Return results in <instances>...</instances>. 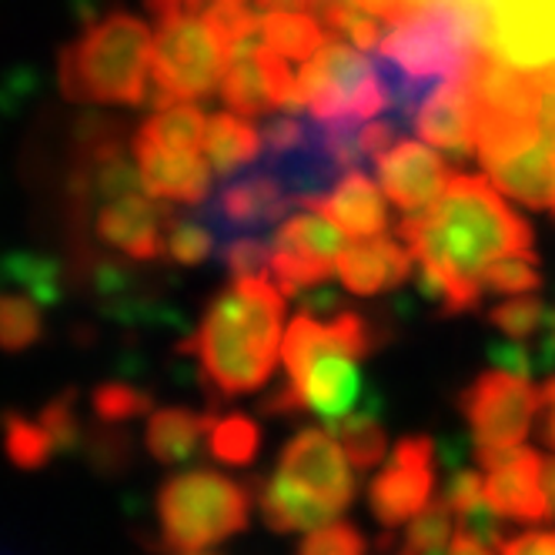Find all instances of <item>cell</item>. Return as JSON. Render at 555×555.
Here are the masks:
<instances>
[{
  "label": "cell",
  "instance_id": "7dc6e473",
  "mask_svg": "<svg viewBox=\"0 0 555 555\" xmlns=\"http://www.w3.org/2000/svg\"><path fill=\"white\" fill-rule=\"evenodd\" d=\"M535 365L539 372H555V305L545 308V322L535 341Z\"/></svg>",
  "mask_w": 555,
  "mask_h": 555
},
{
  "label": "cell",
  "instance_id": "30bf717a",
  "mask_svg": "<svg viewBox=\"0 0 555 555\" xmlns=\"http://www.w3.org/2000/svg\"><path fill=\"white\" fill-rule=\"evenodd\" d=\"M341 234L345 231L332 218L314 208L288 215L274 228L271 278L285 292V298H298L305 288L328 282L338 255L345 251Z\"/></svg>",
  "mask_w": 555,
  "mask_h": 555
},
{
  "label": "cell",
  "instance_id": "9c48e42d",
  "mask_svg": "<svg viewBox=\"0 0 555 555\" xmlns=\"http://www.w3.org/2000/svg\"><path fill=\"white\" fill-rule=\"evenodd\" d=\"M298 197L285 188V181L278 178L271 168H242V175H228L218 191L208 202L197 208L211 231L218 234V242H231L237 234H271L278 228Z\"/></svg>",
  "mask_w": 555,
  "mask_h": 555
},
{
  "label": "cell",
  "instance_id": "7c38bea8",
  "mask_svg": "<svg viewBox=\"0 0 555 555\" xmlns=\"http://www.w3.org/2000/svg\"><path fill=\"white\" fill-rule=\"evenodd\" d=\"M489 479H486V499L505 519L539 526L552 519L545 486H542V455L526 446L512 449H475Z\"/></svg>",
  "mask_w": 555,
  "mask_h": 555
},
{
  "label": "cell",
  "instance_id": "1f68e13d",
  "mask_svg": "<svg viewBox=\"0 0 555 555\" xmlns=\"http://www.w3.org/2000/svg\"><path fill=\"white\" fill-rule=\"evenodd\" d=\"M8 452L11 462L17 468H41L48 465V459L57 452L51 431L44 425H34L27 418H21L17 412H8Z\"/></svg>",
  "mask_w": 555,
  "mask_h": 555
},
{
  "label": "cell",
  "instance_id": "6da1fadb",
  "mask_svg": "<svg viewBox=\"0 0 555 555\" xmlns=\"http://www.w3.org/2000/svg\"><path fill=\"white\" fill-rule=\"evenodd\" d=\"M399 237L422 261V298L442 305V314H462L482 301L492 261L508 255L535 261L532 228L508 211L489 181L472 175H452L425 211L399 221Z\"/></svg>",
  "mask_w": 555,
  "mask_h": 555
},
{
  "label": "cell",
  "instance_id": "c3c4849f",
  "mask_svg": "<svg viewBox=\"0 0 555 555\" xmlns=\"http://www.w3.org/2000/svg\"><path fill=\"white\" fill-rule=\"evenodd\" d=\"M435 449H439V462L449 472H459L462 459H465V449H468V439H465V435H446L442 442H435Z\"/></svg>",
  "mask_w": 555,
  "mask_h": 555
},
{
  "label": "cell",
  "instance_id": "3957f363",
  "mask_svg": "<svg viewBox=\"0 0 555 555\" xmlns=\"http://www.w3.org/2000/svg\"><path fill=\"white\" fill-rule=\"evenodd\" d=\"M378 348L375 325L354 311H335L322 322L301 311L282 341V362L305 412H314L335 431L362 402L359 362Z\"/></svg>",
  "mask_w": 555,
  "mask_h": 555
},
{
  "label": "cell",
  "instance_id": "11a10c76",
  "mask_svg": "<svg viewBox=\"0 0 555 555\" xmlns=\"http://www.w3.org/2000/svg\"><path fill=\"white\" fill-rule=\"evenodd\" d=\"M405 4H409V11H418L425 4H435V0H405Z\"/></svg>",
  "mask_w": 555,
  "mask_h": 555
},
{
  "label": "cell",
  "instance_id": "277c9868",
  "mask_svg": "<svg viewBox=\"0 0 555 555\" xmlns=\"http://www.w3.org/2000/svg\"><path fill=\"white\" fill-rule=\"evenodd\" d=\"M154 64V41L144 21L111 11L91 21L74 44L61 48L57 88L67 101L125 104L147 98V70Z\"/></svg>",
  "mask_w": 555,
  "mask_h": 555
},
{
  "label": "cell",
  "instance_id": "d6986e66",
  "mask_svg": "<svg viewBox=\"0 0 555 555\" xmlns=\"http://www.w3.org/2000/svg\"><path fill=\"white\" fill-rule=\"evenodd\" d=\"M301 205L332 218L348 237H378L388 231V208L382 202V191L362 171H348L328 194L305 197Z\"/></svg>",
  "mask_w": 555,
  "mask_h": 555
},
{
  "label": "cell",
  "instance_id": "db71d44e",
  "mask_svg": "<svg viewBox=\"0 0 555 555\" xmlns=\"http://www.w3.org/2000/svg\"><path fill=\"white\" fill-rule=\"evenodd\" d=\"M542 486H545V499H548V512L555 519V455L542 459Z\"/></svg>",
  "mask_w": 555,
  "mask_h": 555
},
{
  "label": "cell",
  "instance_id": "4dcf8cb0",
  "mask_svg": "<svg viewBox=\"0 0 555 555\" xmlns=\"http://www.w3.org/2000/svg\"><path fill=\"white\" fill-rule=\"evenodd\" d=\"M221 248L218 234L202 215H171L168 221V255L178 264H202Z\"/></svg>",
  "mask_w": 555,
  "mask_h": 555
},
{
  "label": "cell",
  "instance_id": "e575fe53",
  "mask_svg": "<svg viewBox=\"0 0 555 555\" xmlns=\"http://www.w3.org/2000/svg\"><path fill=\"white\" fill-rule=\"evenodd\" d=\"M274 234H237L221 245V261L234 278H255L271 268Z\"/></svg>",
  "mask_w": 555,
  "mask_h": 555
},
{
  "label": "cell",
  "instance_id": "ab89813d",
  "mask_svg": "<svg viewBox=\"0 0 555 555\" xmlns=\"http://www.w3.org/2000/svg\"><path fill=\"white\" fill-rule=\"evenodd\" d=\"M298 555H365V535L348 522H328L308 532Z\"/></svg>",
  "mask_w": 555,
  "mask_h": 555
},
{
  "label": "cell",
  "instance_id": "484cf974",
  "mask_svg": "<svg viewBox=\"0 0 555 555\" xmlns=\"http://www.w3.org/2000/svg\"><path fill=\"white\" fill-rule=\"evenodd\" d=\"M325 41H332L328 30L308 17L305 11H274V14H264V44L271 51H278L288 61H308L314 57Z\"/></svg>",
  "mask_w": 555,
  "mask_h": 555
},
{
  "label": "cell",
  "instance_id": "2e32d148",
  "mask_svg": "<svg viewBox=\"0 0 555 555\" xmlns=\"http://www.w3.org/2000/svg\"><path fill=\"white\" fill-rule=\"evenodd\" d=\"M131 151L151 197L181 205H205L211 194V162L191 151H171L157 141L134 134Z\"/></svg>",
  "mask_w": 555,
  "mask_h": 555
},
{
  "label": "cell",
  "instance_id": "6f0895ef",
  "mask_svg": "<svg viewBox=\"0 0 555 555\" xmlns=\"http://www.w3.org/2000/svg\"><path fill=\"white\" fill-rule=\"evenodd\" d=\"M191 4H194V8H202V0H191Z\"/></svg>",
  "mask_w": 555,
  "mask_h": 555
},
{
  "label": "cell",
  "instance_id": "7bdbcfd3",
  "mask_svg": "<svg viewBox=\"0 0 555 555\" xmlns=\"http://www.w3.org/2000/svg\"><path fill=\"white\" fill-rule=\"evenodd\" d=\"M335 37H351V44L359 51H375L382 48V30L375 24V14L369 11H359V4H354L335 27Z\"/></svg>",
  "mask_w": 555,
  "mask_h": 555
},
{
  "label": "cell",
  "instance_id": "ee69618b",
  "mask_svg": "<svg viewBox=\"0 0 555 555\" xmlns=\"http://www.w3.org/2000/svg\"><path fill=\"white\" fill-rule=\"evenodd\" d=\"M446 499H449V505H452L459 515H465V512L475 508V505H482V502H486V482H482V475H479V472H472V468L452 472L449 489H446Z\"/></svg>",
  "mask_w": 555,
  "mask_h": 555
},
{
  "label": "cell",
  "instance_id": "f1b7e54d",
  "mask_svg": "<svg viewBox=\"0 0 555 555\" xmlns=\"http://www.w3.org/2000/svg\"><path fill=\"white\" fill-rule=\"evenodd\" d=\"M4 278L11 285H21L37 305H57L61 301V271L51 258L14 251L4 261Z\"/></svg>",
  "mask_w": 555,
  "mask_h": 555
},
{
  "label": "cell",
  "instance_id": "52a82bcc",
  "mask_svg": "<svg viewBox=\"0 0 555 555\" xmlns=\"http://www.w3.org/2000/svg\"><path fill=\"white\" fill-rule=\"evenodd\" d=\"M298 94L308 104L311 117H319V121H332V117L372 121V117L388 111V98L375 74V64L338 41L308 57L298 74Z\"/></svg>",
  "mask_w": 555,
  "mask_h": 555
},
{
  "label": "cell",
  "instance_id": "e0dca14e",
  "mask_svg": "<svg viewBox=\"0 0 555 555\" xmlns=\"http://www.w3.org/2000/svg\"><path fill=\"white\" fill-rule=\"evenodd\" d=\"M412 251L395 245L391 237L378 234V237H359L354 245H345V251L338 255V278L341 285L359 295V298H375L382 292H391L409 282L412 274Z\"/></svg>",
  "mask_w": 555,
  "mask_h": 555
},
{
  "label": "cell",
  "instance_id": "603a6c76",
  "mask_svg": "<svg viewBox=\"0 0 555 555\" xmlns=\"http://www.w3.org/2000/svg\"><path fill=\"white\" fill-rule=\"evenodd\" d=\"M264 138L242 121V114L234 111H221L208 121V134H205V157L211 162V168L218 175H234L237 168H245L248 162L261 154Z\"/></svg>",
  "mask_w": 555,
  "mask_h": 555
},
{
  "label": "cell",
  "instance_id": "f5cc1de1",
  "mask_svg": "<svg viewBox=\"0 0 555 555\" xmlns=\"http://www.w3.org/2000/svg\"><path fill=\"white\" fill-rule=\"evenodd\" d=\"M255 8L261 14H274V11H311V0H255Z\"/></svg>",
  "mask_w": 555,
  "mask_h": 555
},
{
  "label": "cell",
  "instance_id": "bcb514c9",
  "mask_svg": "<svg viewBox=\"0 0 555 555\" xmlns=\"http://www.w3.org/2000/svg\"><path fill=\"white\" fill-rule=\"evenodd\" d=\"M542 85V101H539V131L555 144V67L535 70Z\"/></svg>",
  "mask_w": 555,
  "mask_h": 555
},
{
  "label": "cell",
  "instance_id": "8d00e7d4",
  "mask_svg": "<svg viewBox=\"0 0 555 555\" xmlns=\"http://www.w3.org/2000/svg\"><path fill=\"white\" fill-rule=\"evenodd\" d=\"M539 285L542 274L532 258L508 255L486 268V292L492 295H522V292H535Z\"/></svg>",
  "mask_w": 555,
  "mask_h": 555
},
{
  "label": "cell",
  "instance_id": "74e56055",
  "mask_svg": "<svg viewBox=\"0 0 555 555\" xmlns=\"http://www.w3.org/2000/svg\"><path fill=\"white\" fill-rule=\"evenodd\" d=\"M74 402H77V391L67 388L57 395V399H51L41 412V425L51 431L57 452H77L85 442V431H81V422H77Z\"/></svg>",
  "mask_w": 555,
  "mask_h": 555
},
{
  "label": "cell",
  "instance_id": "d6a6232c",
  "mask_svg": "<svg viewBox=\"0 0 555 555\" xmlns=\"http://www.w3.org/2000/svg\"><path fill=\"white\" fill-rule=\"evenodd\" d=\"M41 311L30 295H8L0 301V341L8 351H24L41 338Z\"/></svg>",
  "mask_w": 555,
  "mask_h": 555
},
{
  "label": "cell",
  "instance_id": "681fc988",
  "mask_svg": "<svg viewBox=\"0 0 555 555\" xmlns=\"http://www.w3.org/2000/svg\"><path fill=\"white\" fill-rule=\"evenodd\" d=\"M362 11H369V14H375V17H382V21H388V24H395L399 17H405L409 14V4L405 0H354Z\"/></svg>",
  "mask_w": 555,
  "mask_h": 555
},
{
  "label": "cell",
  "instance_id": "b9f144b4",
  "mask_svg": "<svg viewBox=\"0 0 555 555\" xmlns=\"http://www.w3.org/2000/svg\"><path fill=\"white\" fill-rule=\"evenodd\" d=\"M486 351H489V362H492L495 369H502V372L522 375V378H532V375L539 372V365H535V351L526 348V345H515V338H512V341H508V338H505V341H489Z\"/></svg>",
  "mask_w": 555,
  "mask_h": 555
},
{
  "label": "cell",
  "instance_id": "836d02e7",
  "mask_svg": "<svg viewBox=\"0 0 555 555\" xmlns=\"http://www.w3.org/2000/svg\"><path fill=\"white\" fill-rule=\"evenodd\" d=\"M94 415L101 422H111V425H121L128 418H138L144 415L147 409H154V399L151 391H141L134 385H125V382H104L101 388H94Z\"/></svg>",
  "mask_w": 555,
  "mask_h": 555
},
{
  "label": "cell",
  "instance_id": "4316f807",
  "mask_svg": "<svg viewBox=\"0 0 555 555\" xmlns=\"http://www.w3.org/2000/svg\"><path fill=\"white\" fill-rule=\"evenodd\" d=\"M147 141H157L171 151H191L202 154L205 151V134H208V121L202 107H194L191 101H178L165 111H154L151 121H144V128L138 131Z\"/></svg>",
  "mask_w": 555,
  "mask_h": 555
},
{
  "label": "cell",
  "instance_id": "d4e9b609",
  "mask_svg": "<svg viewBox=\"0 0 555 555\" xmlns=\"http://www.w3.org/2000/svg\"><path fill=\"white\" fill-rule=\"evenodd\" d=\"M382 399L378 395H369L365 405L354 409L332 435L341 439L345 455L351 459L354 468H375L385 452H388V439H385V428H382Z\"/></svg>",
  "mask_w": 555,
  "mask_h": 555
},
{
  "label": "cell",
  "instance_id": "60d3db41",
  "mask_svg": "<svg viewBox=\"0 0 555 555\" xmlns=\"http://www.w3.org/2000/svg\"><path fill=\"white\" fill-rule=\"evenodd\" d=\"M459 529L468 532V535H475V539L489 542V545H495V548H502V542L508 539V532H505V515L495 512L489 505V499L482 505L468 508L465 515H459Z\"/></svg>",
  "mask_w": 555,
  "mask_h": 555
},
{
  "label": "cell",
  "instance_id": "5bb4252c",
  "mask_svg": "<svg viewBox=\"0 0 555 555\" xmlns=\"http://www.w3.org/2000/svg\"><path fill=\"white\" fill-rule=\"evenodd\" d=\"M348 465L351 459L328 428H301L278 459V468L335 512H345L354 499V475Z\"/></svg>",
  "mask_w": 555,
  "mask_h": 555
},
{
  "label": "cell",
  "instance_id": "816d5d0a",
  "mask_svg": "<svg viewBox=\"0 0 555 555\" xmlns=\"http://www.w3.org/2000/svg\"><path fill=\"white\" fill-rule=\"evenodd\" d=\"M542 409H545V442L555 449V375L542 388Z\"/></svg>",
  "mask_w": 555,
  "mask_h": 555
},
{
  "label": "cell",
  "instance_id": "ac0fdd59",
  "mask_svg": "<svg viewBox=\"0 0 555 555\" xmlns=\"http://www.w3.org/2000/svg\"><path fill=\"white\" fill-rule=\"evenodd\" d=\"M415 134L459 162L475 154V104L465 81H442L415 117Z\"/></svg>",
  "mask_w": 555,
  "mask_h": 555
},
{
  "label": "cell",
  "instance_id": "ffe728a7",
  "mask_svg": "<svg viewBox=\"0 0 555 555\" xmlns=\"http://www.w3.org/2000/svg\"><path fill=\"white\" fill-rule=\"evenodd\" d=\"M268 529L274 532H314L328 522H335V508L325 505L319 495H311L301 482H295L292 475L278 468L271 479H255L248 482Z\"/></svg>",
  "mask_w": 555,
  "mask_h": 555
},
{
  "label": "cell",
  "instance_id": "680465c9",
  "mask_svg": "<svg viewBox=\"0 0 555 555\" xmlns=\"http://www.w3.org/2000/svg\"><path fill=\"white\" fill-rule=\"evenodd\" d=\"M188 555H205V552H188Z\"/></svg>",
  "mask_w": 555,
  "mask_h": 555
},
{
  "label": "cell",
  "instance_id": "83f0119b",
  "mask_svg": "<svg viewBox=\"0 0 555 555\" xmlns=\"http://www.w3.org/2000/svg\"><path fill=\"white\" fill-rule=\"evenodd\" d=\"M459 512L449 505V499H431L415 519L409 522L402 535L405 555H449V545L455 539Z\"/></svg>",
  "mask_w": 555,
  "mask_h": 555
},
{
  "label": "cell",
  "instance_id": "f907efd6",
  "mask_svg": "<svg viewBox=\"0 0 555 555\" xmlns=\"http://www.w3.org/2000/svg\"><path fill=\"white\" fill-rule=\"evenodd\" d=\"M449 555H495V545L482 542V539H475L468 532H455L452 545H449Z\"/></svg>",
  "mask_w": 555,
  "mask_h": 555
},
{
  "label": "cell",
  "instance_id": "ba28073f",
  "mask_svg": "<svg viewBox=\"0 0 555 555\" xmlns=\"http://www.w3.org/2000/svg\"><path fill=\"white\" fill-rule=\"evenodd\" d=\"M459 409L468 418L475 449H512L529 435L542 409V391L529 378L499 369L475 378L459 395Z\"/></svg>",
  "mask_w": 555,
  "mask_h": 555
},
{
  "label": "cell",
  "instance_id": "cb8c5ba5",
  "mask_svg": "<svg viewBox=\"0 0 555 555\" xmlns=\"http://www.w3.org/2000/svg\"><path fill=\"white\" fill-rule=\"evenodd\" d=\"M255 51H237V54H231L228 70H224V81H221V101L228 104V111L242 114V117H264L274 107L271 91H268V81H264V74H261V64H258V54Z\"/></svg>",
  "mask_w": 555,
  "mask_h": 555
},
{
  "label": "cell",
  "instance_id": "44dd1931",
  "mask_svg": "<svg viewBox=\"0 0 555 555\" xmlns=\"http://www.w3.org/2000/svg\"><path fill=\"white\" fill-rule=\"evenodd\" d=\"M489 178L502 194H512L515 202L555 211V144L548 138L539 134L522 151L508 154L505 162L489 168Z\"/></svg>",
  "mask_w": 555,
  "mask_h": 555
},
{
  "label": "cell",
  "instance_id": "f35d334b",
  "mask_svg": "<svg viewBox=\"0 0 555 555\" xmlns=\"http://www.w3.org/2000/svg\"><path fill=\"white\" fill-rule=\"evenodd\" d=\"M88 455H91L98 472L117 475V472H125L128 462L134 459V442H131V435L121 428H98L88 439Z\"/></svg>",
  "mask_w": 555,
  "mask_h": 555
},
{
  "label": "cell",
  "instance_id": "9f6ffc18",
  "mask_svg": "<svg viewBox=\"0 0 555 555\" xmlns=\"http://www.w3.org/2000/svg\"><path fill=\"white\" fill-rule=\"evenodd\" d=\"M218 4H245V0H218Z\"/></svg>",
  "mask_w": 555,
  "mask_h": 555
},
{
  "label": "cell",
  "instance_id": "4fadbf2b",
  "mask_svg": "<svg viewBox=\"0 0 555 555\" xmlns=\"http://www.w3.org/2000/svg\"><path fill=\"white\" fill-rule=\"evenodd\" d=\"M171 208L162 205V197H147V191L121 194L98 205L94 234L107 248L125 251L134 261H154L168 251V221Z\"/></svg>",
  "mask_w": 555,
  "mask_h": 555
},
{
  "label": "cell",
  "instance_id": "9a60e30c",
  "mask_svg": "<svg viewBox=\"0 0 555 555\" xmlns=\"http://www.w3.org/2000/svg\"><path fill=\"white\" fill-rule=\"evenodd\" d=\"M375 171H378V184L388 194V202L399 205L402 211L428 208L452 181L439 154L428 151L418 141H405V138L378 157Z\"/></svg>",
  "mask_w": 555,
  "mask_h": 555
},
{
  "label": "cell",
  "instance_id": "8fae6325",
  "mask_svg": "<svg viewBox=\"0 0 555 555\" xmlns=\"http://www.w3.org/2000/svg\"><path fill=\"white\" fill-rule=\"evenodd\" d=\"M435 462H439V449H435V442L425 439V435H409V439L395 446L391 462L369 486V502L382 526L395 529L402 522H412L431 502Z\"/></svg>",
  "mask_w": 555,
  "mask_h": 555
},
{
  "label": "cell",
  "instance_id": "7402d4cb",
  "mask_svg": "<svg viewBox=\"0 0 555 555\" xmlns=\"http://www.w3.org/2000/svg\"><path fill=\"white\" fill-rule=\"evenodd\" d=\"M215 422H218V409L215 412L157 409L147 418L144 446L162 465L191 462V459H197V452H202V446L208 442Z\"/></svg>",
  "mask_w": 555,
  "mask_h": 555
},
{
  "label": "cell",
  "instance_id": "d590c367",
  "mask_svg": "<svg viewBox=\"0 0 555 555\" xmlns=\"http://www.w3.org/2000/svg\"><path fill=\"white\" fill-rule=\"evenodd\" d=\"M545 322V305L539 298H512V301H502L489 311V325L499 328L505 338H515V341H526L532 335H539Z\"/></svg>",
  "mask_w": 555,
  "mask_h": 555
},
{
  "label": "cell",
  "instance_id": "5b68a950",
  "mask_svg": "<svg viewBox=\"0 0 555 555\" xmlns=\"http://www.w3.org/2000/svg\"><path fill=\"white\" fill-rule=\"evenodd\" d=\"M251 486L228 479L221 472L194 468L171 475L157 495L162 515V552L188 555L202 552L228 535L248 529Z\"/></svg>",
  "mask_w": 555,
  "mask_h": 555
},
{
  "label": "cell",
  "instance_id": "f546056e",
  "mask_svg": "<svg viewBox=\"0 0 555 555\" xmlns=\"http://www.w3.org/2000/svg\"><path fill=\"white\" fill-rule=\"evenodd\" d=\"M261 446V431L248 415H224L215 422L208 435V452L224 465H248L255 462Z\"/></svg>",
  "mask_w": 555,
  "mask_h": 555
},
{
  "label": "cell",
  "instance_id": "8992f818",
  "mask_svg": "<svg viewBox=\"0 0 555 555\" xmlns=\"http://www.w3.org/2000/svg\"><path fill=\"white\" fill-rule=\"evenodd\" d=\"M231 61V44L224 34L202 14L181 11L157 21L154 37V91L151 107L165 111L178 101L208 98L221 81Z\"/></svg>",
  "mask_w": 555,
  "mask_h": 555
},
{
  "label": "cell",
  "instance_id": "7a4b0ae2",
  "mask_svg": "<svg viewBox=\"0 0 555 555\" xmlns=\"http://www.w3.org/2000/svg\"><path fill=\"white\" fill-rule=\"evenodd\" d=\"M285 292L264 274L234 278L211 301L194 335L178 341V351L194 354L211 405L255 391L271 382L278 345H282Z\"/></svg>",
  "mask_w": 555,
  "mask_h": 555
},
{
  "label": "cell",
  "instance_id": "f6af8a7d",
  "mask_svg": "<svg viewBox=\"0 0 555 555\" xmlns=\"http://www.w3.org/2000/svg\"><path fill=\"white\" fill-rule=\"evenodd\" d=\"M502 555H555V532H522L508 535L499 548Z\"/></svg>",
  "mask_w": 555,
  "mask_h": 555
}]
</instances>
